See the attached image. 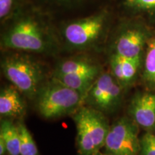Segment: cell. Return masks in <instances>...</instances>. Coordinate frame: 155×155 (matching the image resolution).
Here are the masks:
<instances>
[{"instance_id": "cell-22", "label": "cell", "mask_w": 155, "mask_h": 155, "mask_svg": "<svg viewBox=\"0 0 155 155\" xmlns=\"http://www.w3.org/2000/svg\"><path fill=\"white\" fill-rule=\"evenodd\" d=\"M99 155H100V154H99ZM107 155H108V154H107Z\"/></svg>"}, {"instance_id": "cell-7", "label": "cell", "mask_w": 155, "mask_h": 155, "mask_svg": "<svg viewBox=\"0 0 155 155\" xmlns=\"http://www.w3.org/2000/svg\"><path fill=\"white\" fill-rule=\"evenodd\" d=\"M139 126L127 117L115 121L110 127L105 147L108 155H138L141 151Z\"/></svg>"}, {"instance_id": "cell-20", "label": "cell", "mask_w": 155, "mask_h": 155, "mask_svg": "<svg viewBox=\"0 0 155 155\" xmlns=\"http://www.w3.org/2000/svg\"><path fill=\"white\" fill-rule=\"evenodd\" d=\"M88 0H42L45 3L50 4L61 7H68L78 5L84 3Z\"/></svg>"}, {"instance_id": "cell-2", "label": "cell", "mask_w": 155, "mask_h": 155, "mask_svg": "<svg viewBox=\"0 0 155 155\" xmlns=\"http://www.w3.org/2000/svg\"><path fill=\"white\" fill-rule=\"evenodd\" d=\"M114 13L111 8L105 7L88 16L66 21L60 27V38L71 50L85 51L96 48L109 32Z\"/></svg>"}, {"instance_id": "cell-14", "label": "cell", "mask_w": 155, "mask_h": 155, "mask_svg": "<svg viewBox=\"0 0 155 155\" xmlns=\"http://www.w3.org/2000/svg\"><path fill=\"white\" fill-rule=\"evenodd\" d=\"M101 74L92 73H75V74H53V78L65 85L69 88L74 89L86 96L87 93Z\"/></svg>"}, {"instance_id": "cell-13", "label": "cell", "mask_w": 155, "mask_h": 155, "mask_svg": "<svg viewBox=\"0 0 155 155\" xmlns=\"http://www.w3.org/2000/svg\"><path fill=\"white\" fill-rule=\"evenodd\" d=\"M25 112L24 101L14 86L2 89L0 93V115L2 117H20Z\"/></svg>"}, {"instance_id": "cell-8", "label": "cell", "mask_w": 155, "mask_h": 155, "mask_svg": "<svg viewBox=\"0 0 155 155\" xmlns=\"http://www.w3.org/2000/svg\"><path fill=\"white\" fill-rule=\"evenodd\" d=\"M123 88L111 73H101L89 89L84 100L90 107L103 113H110L121 104Z\"/></svg>"}, {"instance_id": "cell-5", "label": "cell", "mask_w": 155, "mask_h": 155, "mask_svg": "<svg viewBox=\"0 0 155 155\" xmlns=\"http://www.w3.org/2000/svg\"><path fill=\"white\" fill-rule=\"evenodd\" d=\"M36 97L39 113L47 119L74 114L85 99L80 92L54 78L40 88Z\"/></svg>"}, {"instance_id": "cell-4", "label": "cell", "mask_w": 155, "mask_h": 155, "mask_svg": "<svg viewBox=\"0 0 155 155\" xmlns=\"http://www.w3.org/2000/svg\"><path fill=\"white\" fill-rule=\"evenodd\" d=\"M77 130V146L81 155H98L104 147L110 129L103 112L90 107L81 106L73 114Z\"/></svg>"}, {"instance_id": "cell-15", "label": "cell", "mask_w": 155, "mask_h": 155, "mask_svg": "<svg viewBox=\"0 0 155 155\" xmlns=\"http://www.w3.org/2000/svg\"><path fill=\"white\" fill-rule=\"evenodd\" d=\"M143 79L149 88L155 90V28L145 48L143 57Z\"/></svg>"}, {"instance_id": "cell-19", "label": "cell", "mask_w": 155, "mask_h": 155, "mask_svg": "<svg viewBox=\"0 0 155 155\" xmlns=\"http://www.w3.org/2000/svg\"><path fill=\"white\" fill-rule=\"evenodd\" d=\"M142 155H155V135L151 132L143 136L141 141Z\"/></svg>"}, {"instance_id": "cell-9", "label": "cell", "mask_w": 155, "mask_h": 155, "mask_svg": "<svg viewBox=\"0 0 155 155\" xmlns=\"http://www.w3.org/2000/svg\"><path fill=\"white\" fill-rule=\"evenodd\" d=\"M129 112L131 119L145 130H155V93H140L132 98Z\"/></svg>"}, {"instance_id": "cell-3", "label": "cell", "mask_w": 155, "mask_h": 155, "mask_svg": "<svg viewBox=\"0 0 155 155\" xmlns=\"http://www.w3.org/2000/svg\"><path fill=\"white\" fill-rule=\"evenodd\" d=\"M12 52L2 60L4 75L19 92L28 98H34L42 87L44 71L41 63L28 53Z\"/></svg>"}, {"instance_id": "cell-11", "label": "cell", "mask_w": 155, "mask_h": 155, "mask_svg": "<svg viewBox=\"0 0 155 155\" xmlns=\"http://www.w3.org/2000/svg\"><path fill=\"white\" fill-rule=\"evenodd\" d=\"M119 17L140 19L155 28V0H116Z\"/></svg>"}, {"instance_id": "cell-10", "label": "cell", "mask_w": 155, "mask_h": 155, "mask_svg": "<svg viewBox=\"0 0 155 155\" xmlns=\"http://www.w3.org/2000/svg\"><path fill=\"white\" fill-rule=\"evenodd\" d=\"M143 57L131 58L110 53L111 73L123 88L130 85L135 80L143 65Z\"/></svg>"}, {"instance_id": "cell-12", "label": "cell", "mask_w": 155, "mask_h": 155, "mask_svg": "<svg viewBox=\"0 0 155 155\" xmlns=\"http://www.w3.org/2000/svg\"><path fill=\"white\" fill-rule=\"evenodd\" d=\"M101 68L90 58L77 55L60 61L53 74H75V73H100Z\"/></svg>"}, {"instance_id": "cell-6", "label": "cell", "mask_w": 155, "mask_h": 155, "mask_svg": "<svg viewBox=\"0 0 155 155\" xmlns=\"http://www.w3.org/2000/svg\"><path fill=\"white\" fill-rule=\"evenodd\" d=\"M154 29L140 19L119 17L110 43V53L131 58L143 57Z\"/></svg>"}, {"instance_id": "cell-21", "label": "cell", "mask_w": 155, "mask_h": 155, "mask_svg": "<svg viewBox=\"0 0 155 155\" xmlns=\"http://www.w3.org/2000/svg\"><path fill=\"white\" fill-rule=\"evenodd\" d=\"M6 153H7V147L5 141L0 137V155H5Z\"/></svg>"}, {"instance_id": "cell-16", "label": "cell", "mask_w": 155, "mask_h": 155, "mask_svg": "<svg viewBox=\"0 0 155 155\" xmlns=\"http://www.w3.org/2000/svg\"><path fill=\"white\" fill-rule=\"evenodd\" d=\"M0 137L5 141L9 155H20V138L17 125L9 120L2 121Z\"/></svg>"}, {"instance_id": "cell-17", "label": "cell", "mask_w": 155, "mask_h": 155, "mask_svg": "<svg viewBox=\"0 0 155 155\" xmlns=\"http://www.w3.org/2000/svg\"><path fill=\"white\" fill-rule=\"evenodd\" d=\"M17 127L20 138V155H39L37 145L26 126L19 121Z\"/></svg>"}, {"instance_id": "cell-1", "label": "cell", "mask_w": 155, "mask_h": 155, "mask_svg": "<svg viewBox=\"0 0 155 155\" xmlns=\"http://www.w3.org/2000/svg\"><path fill=\"white\" fill-rule=\"evenodd\" d=\"M3 25L1 47L7 51L52 54L60 45L48 13L32 3L28 2Z\"/></svg>"}, {"instance_id": "cell-18", "label": "cell", "mask_w": 155, "mask_h": 155, "mask_svg": "<svg viewBox=\"0 0 155 155\" xmlns=\"http://www.w3.org/2000/svg\"><path fill=\"white\" fill-rule=\"evenodd\" d=\"M28 3L27 0H0L1 24H5Z\"/></svg>"}]
</instances>
